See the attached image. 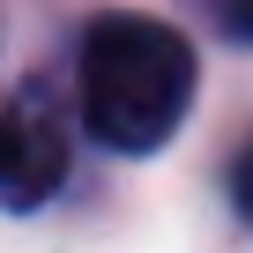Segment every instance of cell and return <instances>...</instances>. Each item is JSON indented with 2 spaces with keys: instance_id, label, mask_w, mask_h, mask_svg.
I'll use <instances>...</instances> for the list:
<instances>
[{
  "instance_id": "6da1fadb",
  "label": "cell",
  "mask_w": 253,
  "mask_h": 253,
  "mask_svg": "<svg viewBox=\"0 0 253 253\" xmlns=\"http://www.w3.org/2000/svg\"><path fill=\"white\" fill-rule=\"evenodd\" d=\"M186 104H194V52L171 23L104 15L82 38V126L104 149L142 157L171 142Z\"/></svg>"
},
{
  "instance_id": "7a4b0ae2",
  "label": "cell",
  "mask_w": 253,
  "mask_h": 253,
  "mask_svg": "<svg viewBox=\"0 0 253 253\" xmlns=\"http://www.w3.org/2000/svg\"><path fill=\"white\" fill-rule=\"evenodd\" d=\"M67 171V126L45 89H15L0 104V209H38Z\"/></svg>"
},
{
  "instance_id": "3957f363",
  "label": "cell",
  "mask_w": 253,
  "mask_h": 253,
  "mask_svg": "<svg viewBox=\"0 0 253 253\" xmlns=\"http://www.w3.org/2000/svg\"><path fill=\"white\" fill-rule=\"evenodd\" d=\"M231 201H238V216L253 223V142L238 149V164H231Z\"/></svg>"
},
{
  "instance_id": "277c9868",
  "label": "cell",
  "mask_w": 253,
  "mask_h": 253,
  "mask_svg": "<svg viewBox=\"0 0 253 253\" xmlns=\"http://www.w3.org/2000/svg\"><path fill=\"white\" fill-rule=\"evenodd\" d=\"M223 23H231L238 38H253V0H223Z\"/></svg>"
}]
</instances>
